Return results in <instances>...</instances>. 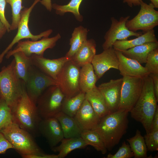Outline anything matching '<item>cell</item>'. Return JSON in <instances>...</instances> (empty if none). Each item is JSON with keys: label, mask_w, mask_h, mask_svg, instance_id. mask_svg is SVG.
Masks as SVG:
<instances>
[{"label": "cell", "mask_w": 158, "mask_h": 158, "mask_svg": "<svg viewBox=\"0 0 158 158\" xmlns=\"http://www.w3.org/2000/svg\"><path fill=\"white\" fill-rule=\"evenodd\" d=\"M129 112L119 110L100 118L93 130L99 135L107 150L111 151L118 144L128 128Z\"/></svg>", "instance_id": "obj_1"}, {"label": "cell", "mask_w": 158, "mask_h": 158, "mask_svg": "<svg viewBox=\"0 0 158 158\" xmlns=\"http://www.w3.org/2000/svg\"><path fill=\"white\" fill-rule=\"evenodd\" d=\"M154 94L153 80L149 75L144 78L140 95L130 112L131 117L140 123L146 133L152 130L153 118L158 107Z\"/></svg>", "instance_id": "obj_2"}, {"label": "cell", "mask_w": 158, "mask_h": 158, "mask_svg": "<svg viewBox=\"0 0 158 158\" xmlns=\"http://www.w3.org/2000/svg\"><path fill=\"white\" fill-rule=\"evenodd\" d=\"M11 109L13 122L34 137L40 135L39 126L42 119L36 104L28 96L25 86L22 95Z\"/></svg>", "instance_id": "obj_3"}, {"label": "cell", "mask_w": 158, "mask_h": 158, "mask_svg": "<svg viewBox=\"0 0 158 158\" xmlns=\"http://www.w3.org/2000/svg\"><path fill=\"white\" fill-rule=\"evenodd\" d=\"M14 149L21 156L45 153L30 133L13 122L0 131Z\"/></svg>", "instance_id": "obj_4"}, {"label": "cell", "mask_w": 158, "mask_h": 158, "mask_svg": "<svg viewBox=\"0 0 158 158\" xmlns=\"http://www.w3.org/2000/svg\"><path fill=\"white\" fill-rule=\"evenodd\" d=\"M24 87V82L16 73L13 59L0 71V98L4 99L11 108L22 95Z\"/></svg>", "instance_id": "obj_5"}, {"label": "cell", "mask_w": 158, "mask_h": 158, "mask_svg": "<svg viewBox=\"0 0 158 158\" xmlns=\"http://www.w3.org/2000/svg\"><path fill=\"white\" fill-rule=\"evenodd\" d=\"M65 97L58 85H52L47 89L40 97L36 104L41 118L54 117L61 111Z\"/></svg>", "instance_id": "obj_6"}, {"label": "cell", "mask_w": 158, "mask_h": 158, "mask_svg": "<svg viewBox=\"0 0 158 158\" xmlns=\"http://www.w3.org/2000/svg\"><path fill=\"white\" fill-rule=\"evenodd\" d=\"M80 67L71 59L64 64L57 75L56 80L66 98L73 97L81 92L79 85Z\"/></svg>", "instance_id": "obj_7"}, {"label": "cell", "mask_w": 158, "mask_h": 158, "mask_svg": "<svg viewBox=\"0 0 158 158\" xmlns=\"http://www.w3.org/2000/svg\"><path fill=\"white\" fill-rule=\"evenodd\" d=\"M41 0H35L32 5L28 8H25L20 13V20L18 27L17 32L8 46L0 54V63L7 52L12 49L14 45L21 40L30 39L32 40L36 41L43 37H48L52 32L51 29L43 32L37 35H34L30 32L28 27V23L31 13L33 8Z\"/></svg>", "instance_id": "obj_8"}, {"label": "cell", "mask_w": 158, "mask_h": 158, "mask_svg": "<svg viewBox=\"0 0 158 158\" xmlns=\"http://www.w3.org/2000/svg\"><path fill=\"white\" fill-rule=\"evenodd\" d=\"M25 86L26 93L36 104L43 92L49 87L58 85L57 81L32 65L29 69Z\"/></svg>", "instance_id": "obj_9"}, {"label": "cell", "mask_w": 158, "mask_h": 158, "mask_svg": "<svg viewBox=\"0 0 158 158\" xmlns=\"http://www.w3.org/2000/svg\"><path fill=\"white\" fill-rule=\"evenodd\" d=\"M140 6L138 14L131 19L128 20L126 25L129 30L133 32L142 30L145 32L158 25V11L155 9L151 3L147 4L142 0Z\"/></svg>", "instance_id": "obj_10"}, {"label": "cell", "mask_w": 158, "mask_h": 158, "mask_svg": "<svg viewBox=\"0 0 158 158\" xmlns=\"http://www.w3.org/2000/svg\"><path fill=\"white\" fill-rule=\"evenodd\" d=\"M120 103L117 110L130 112L141 93L144 78L123 76Z\"/></svg>", "instance_id": "obj_11"}, {"label": "cell", "mask_w": 158, "mask_h": 158, "mask_svg": "<svg viewBox=\"0 0 158 158\" xmlns=\"http://www.w3.org/2000/svg\"><path fill=\"white\" fill-rule=\"evenodd\" d=\"M59 33L55 36L49 38L44 37L36 41L29 40L19 42L13 49L8 51L6 54V59H9L15 53L21 51L25 55L30 56L32 54L43 56L45 51L48 49H52L60 38Z\"/></svg>", "instance_id": "obj_12"}, {"label": "cell", "mask_w": 158, "mask_h": 158, "mask_svg": "<svg viewBox=\"0 0 158 158\" xmlns=\"http://www.w3.org/2000/svg\"><path fill=\"white\" fill-rule=\"evenodd\" d=\"M130 18L129 16L121 17L119 20L113 17L111 18L110 27L104 36L105 41L102 45L104 50L112 47L116 41L126 40L130 37H137L142 34L141 32L131 31L126 27V22Z\"/></svg>", "instance_id": "obj_13"}, {"label": "cell", "mask_w": 158, "mask_h": 158, "mask_svg": "<svg viewBox=\"0 0 158 158\" xmlns=\"http://www.w3.org/2000/svg\"><path fill=\"white\" fill-rule=\"evenodd\" d=\"M91 64L98 80L110 69L118 70L119 61L115 50L112 47L96 54Z\"/></svg>", "instance_id": "obj_14"}, {"label": "cell", "mask_w": 158, "mask_h": 158, "mask_svg": "<svg viewBox=\"0 0 158 158\" xmlns=\"http://www.w3.org/2000/svg\"><path fill=\"white\" fill-rule=\"evenodd\" d=\"M123 78L111 79L98 87L102 94L109 113L117 110L120 102Z\"/></svg>", "instance_id": "obj_15"}, {"label": "cell", "mask_w": 158, "mask_h": 158, "mask_svg": "<svg viewBox=\"0 0 158 158\" xmlns=\"http://www.w3.org/2000/svg\"><path fill=\"white\" fill-rule=\"evenodd\" d=\"M39 131L40 135L47 140L51 149L64 138L59 122L55 117L42 119L39 124Z\"/></svg>", "instance_id": "obj_16"}, {"label": "cell", "mask_w": 158, "mask_h": 158, "mask_svg": "<svg viewBox=\"0 0 158 158\" xmlns=\"http://www.w3.org/2000/svg\"><path fill=\"white\" fill-rule=\"evenodd\" d=\"M30 57L33 65L56 80L63 65L71 59V58L66 56L52 59L35 54H32Z\"/></svg>", "instance_id": "obj_17"}, {"label": "cell", "mask_w": 158, "mask_h": 158, "mask_svg": "<svg viewBox=\"0 0 158 158\" xmlns=\"http://www.w3.org/2000/svg\"><path fill=\"white\" fill-rule=\"evenodd\" d=\"M115 50L119 61L118 70L123 77L144 78L149 75L145 67L138 61L126 57L121 51Z\"/></svg>", "instance_id": "obj_18"}, {"label": "cell", "mask_w": 158, "mask_h": 158, "mask_svg": "<svg viewBox=\"0 0 158 158\" xmlns=\"http://www.w3.org/2000/svg\"><path fill=\"white\" fill-rule=\"evenodd\" d=\"M74 118L82 130H94L100 119L85 99Z\"/></svg>", "instance_id": "obj_19"}, {"label": "cell", "mask_w": 158, "mask_h": 158, "mask_svg": "<svg viewBox=\"0 0 158 158\" xmlns=\"http://www.w3.org/2000/svg\"><path fill=\"white\" fill-rule=\"evenodd\" d=\"M96 43L93 39L87 40L76 52L71 60L80 67L92 63L96 53Z\"/></svg>", "instance_id": "obj_20"}, {"label": "cell", "mask_w": 158, "mask_h": 158, "mask_svg": "<svg viewBox=\"0 0 158 158\" xmlns=\"http://www.w3.org/2000/svg\"><path fill=\"white\" fill-rule=\"evenodd\" d=\"M59 121L61 128L64 138L81 137L82 130L74 118L62 111L54 117Z\"/></svg>", "instance_id": "obj_21"}, {"label": "cell", "mask_w": 158, "mask_h": 158, "mask_svg": "<svg viewBox=\"0 0 158 158\" xmlns=\"http://www.w3.org/2000/svg\"><path fill=\"white\" fill-rule=\"evenodd\" d=\"M85 99L99 118L110 113L102 94L96 86L85 93Z\"/></svg>", "instance_id": "obj_22"}, {"label": "cell", "mask_w": 158, "mask_h": 158, "mask_svg": "<svg viewBox=\"0 0 158 158\" xmlns=\"http://www.w3.org/2000/svg\"><path fill=\"white\" fill-rule=\"evenodd\" d=\"M158 48V42H149L127 50L120 51L126 57L135 60L140 64L145 63L149 53Z\"/></svg>", "instance_id": "obj_23"}, {"label": "cell", "mask_w": 158, "mask_h": 158, "mask_svg": "<svg viewBox=\"0 0 158 158\" xmlns=\"http://www.w3.org/2000/svg\"><path fill=\"white\" fill-rule=\"evenodd\" d=\"M152 42H158L154 29L145 32L133 39L116 41L112 47L115 49L121 51L127 50L137 46Z\"/></svg>", "instance_id": "obj_24"}, {"label": "cell", "mask_w": 158, "mask_h": 158, "mask_svg": "<svg viewBox=\"0 0 158 158\" xmlns=\"http://www.w3.org/2000/svg\"><path fill=\"white\" fill-rule=\"evenodd\" d=\"M60 142L59 145L51 149L53 151L59 152V158H64L72 151L84 148L87 145L81 137L64 138Z\"/></svg>", "instance_id": "obj_25"}, {"label": "cell", "mask_w": 158, "mask_h": 158, "mask_svg": "<svg viewBox=\"0 0 158 158\" xmlns=\"http://www.w3.org/2000/svg\"><path fill=\"white\" fill-rule=\"evenodd\" d=\"M97 80L91 63L81 67L79 77V85L81 92L85 93L91 90L96 86Z\"/></svg>", "instance_id": "obj_26"}, {"label": "cell", "mask_w": 158, "mask_h": 158, "mask_svg": "<svg viewBox=\"0 0 158 158\" xmlns=\"http://www.w3.org/2000/svg\"><path fill=\"white\" fill-rule=\"evenodd\" d=\"M12 56L15 61L17 74L20 79L25 82L30 68L32 65L31 57L26 56L21 51L16 52Z\"/></svg>", "instance_id": "obj_27"}, {"label": "cell", "mask_w": 158, "mask_h": 158, "mask_svg": "<svg viewBox=\"0 0 158 158\" xmlns=\"http://www.w3.org/2000/svg\"><path fill=\"white\" fill-rule=\"evenodd\" d=\"M88 32L87 29L82 26L75 28L70 40L71 47L66 56L72 59L76 52L87 40Z\"/></svg>", "instance_id": "obj_28"}, {"label": "cell", "mask_w": 158, "mask_h": 158, "mask_svg": "<svg viewBox=\"0 0 158 158\" xmlns=\"http://www.w3.org/2000/svg\"><path fill=\"white\" fill-rule=\"evenodd\" d=\"M129 144L131 149L134 154L135 158H145L147 157V149L144 137L140 131L136 130L135 135L126 139Z\"/></svg>", "instance_id": "obj_29"}, {"label": "cell", "mask_w": 158, "mask_h": 158, "mask_svg": "<svg viewBox=\"0 0 158 158\" xmlns=\"http://www.w3.org/2000/svg\"><path fill=\"white\" fill-rule=\"evenodd\" d=\"M85 94L81 92L73 97H65L62 103L61 111L74 117L85 99Z\"/></svg>", "instance_id": "obj_30"}, {"label": "cell", "mask_w": 158, "mask_h": 158, "mask_svg": "<svg viewBox=\"0 0 158 158\" xmlns=\"http://www.w3.org/2000/svg\"><path fill=\"white\" fill-rule=\"evenodd\" d=\"M83 0H71L67 4L59 5L56 4H52V8L55 11L56 13L60 16H63L67 12L72 13L76 19L81 22L83 17L79 12V7Z\"/></svg>", "instance_id": "obj_31"}, {"label": "cell", "mask_w": 158, "mask_h": 158, "mask_svg": "<svg viewBox=\"0 0 158 158\" xmlns=\"http://www.w3.org/2000/svg\"><path fill=\"white\" fill-rule=\"evenodd\" d=\"M81 137L87 145L92 146L102 154L107 153V150L104 142L99 134L94 130H83Z\"/></svg>", "instance_id": "obj_32"}, {"label": "cell", "mask_w": 158, "mask_h": 158, "mask_svg": "<svg viewBox=\"0 0 158 158\" xmlns=\"http://www.w3.org/2000/svg\"><path fill=\"white\" fill-rule=\"evenodd\" d=\"M11 8L12 21L11 24L10 31L17 29L20 20V13L24 7L22 6L23 0H5Z\"/></svg>", "instance_id": "obj_33"}, {"label": "cell", "mask_w": 158, "mask_h": 158, "mask_svg": "<svg viewBox=\"0 0 158 158\" xmlns=\"http://www.w3.org/2000/svg\"><path fill=\"white\" fill-rule=\"evenodd\" d=\"M13 122L11 108L0 98V131Z\"/></svg>", "instance_id": "obj_34"}, {"label": "cell", "mask_w": 158, "mask_h": 158, "mask_svg": "<svg viewBox=\"0 0 158 158\" xmlns=\"http://www.w3.org/2000/svg\"><path fill=\"white\" fill-rule=\"evenodd\" d=\"M144 67L150 74L158 73V48L148 54Z\"/></svg>", "instance_id": "obj_35"}, {"label": "cell", "mask_w": 158, "mask_h": 158, "mask_svg": "<svg viewBox=\"0 0 158 158\" xmlns=\"http://www.w3.org/2000/svg\"><path fill=\"white\" fill-rule=\"evenodd\" d=\"M144 137L147 150L152 152L158 150V130H152Z\"/></svg>", "instance_id": "obj_36"}, {"label": "cell", "mask_w": 158, "mask_h": 158, "mask_svg": "<svg viewBox=\"0 0 158 158\" xmlns=\"http://www.w3.org/2000/svg\"><path fill=\"white\" fill-rule=\"evenodd\" d=\"M133 152L132 151L130 145L126 143L125 141L122 142L116 152L112 154L109 153L107 155V158H131L134 157Z\"/></svg>", "instance_id": "obj_37"}, {"label": "cell", "mask_w": 158, "mask_h": 158, "mask_svg": "<svg viewBox=\"0 0 158 158\" xmlns=\"http://www.w3.org/2000/svg\"><path fill=\"white\" fill-rule=\"evenodd\" d=\"M6 3L5 0H0V21L5 26L7 32H9L11 24L6 19L5 14Z\"/></svg>", "instance_id": "obj_38"}, {"label": "cell", "mask_w": 158, "mask_h": 158, "mask_svg": "<svg viewBox=\"0 0 158 158\" xmlns=\"http://www.w3.org/2000/svg\"><path fill=\"white\" fill-rule=\"evenodd\" d=\"M13 149L11 144L0 132V154H4L8 149Z\"/></svg>", "instance_id": "obj_39"}, {"label": "cell", "mask_w": 158, "mask_h": 158, "mask_svg": "<svg viewBox=\"0 0 158 158\" xmlns=\"http://www.w3.org/2000/svg\"><path fill=\"white\" fill-rule=\"evenodd\" d=\"M23 158H59L58 155L55 154H27L21 156Z\"/></svg>", "instance_id": "obj_40"}, {"label": "cell", "mask_w": 158, "mask_h": 158, "mask_svg": "<svg viewBox=\"0 0 158 158\" xmlns=\"http://www.w3.org/2000/svg\"><path fill=\"white\" fill-rule=\"evenodd\" d=\"M153 82V89L157 101L158 102V73L150 74Z\"/></svg>", "instance_id": "obj_41"}, {"label": "cell", "mask_w": 158, "mask_h": 158, "mask_svg": "<svg viewBox=\"0 0 158 158\" xmlns=\"http://www.w3.org/2000/svg\"><path fill=\"white\" fill-rule=\"evenodd\" d=\"M152 130H158V107L153 118L152 124Z\"/></svg>", "instance_id": "obj_42"}, {"label": "cell", "mask_w": 158, "mask_h": 158, "mask_svg": "<svg viewBox=\"0 0 158 158\" xmlns=\"http://www.w3.org/2000/svg\"><path fill=\"white\" fill-rule=\"evenodd\" d=\"M40 2L48 11H51L52 8L51 0H41Z\"/></svg>", "instance_id": "obj_43"}, {"label": "cell", "mask_w": 158, "mask_h": 158, "mask_svg": "<svg viewBox=\"0 0 158 158\" xmlns=\"http://www.w3.org/2000/svg\"><path fill=\"white\" fill-rule=\"evenodd\" d=\"M142 0H123L124 3H126L128 6L132 7L135 6H140L141 1Z\"/></svg>", "instance_id": "obj_44"}, {"label": "cell", "mask_w": 158, "mask_h": 158, "mask_svg": "<svg viewBox=\"0 0 158 158\" xmlns=\"http://www.w3.org/2000/svg\"><path fill=\"white\" fill-rule=\"evenodd\" d=\"M7 32V29L5 26L0 21V39Z\"/></svg>", "instance_id": "obj_45"}, {"label": "cell", "mask_w": 158, "mask_h": 158, "mask_svg": "<svg viewBox=\"0 0 158 158\" xmlns=\"http://www.w3.org/2000/svg\"><path fill=\"white\" fill-rule=\"evenodd\" d=\"M155 8H158V0H150Z\"/></svg>", "instance_id": "obj_46"}]
</instances>
